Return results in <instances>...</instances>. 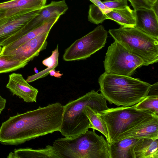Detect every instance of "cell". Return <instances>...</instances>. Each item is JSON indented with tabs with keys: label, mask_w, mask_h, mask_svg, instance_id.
<instances>
[{
	"label": "cell",
	"mask_w": 158,
	"mask_h": 158,
	"mask_svg": "<svg viewBox=\"0 0 158 158\" xmlns=\"http://www.w3.org/2000/svg\"><path fill=\"white\" fill-rule=\"evenodd\" d=\"M93 130L74 137L55 140L52 147L59 158H109L107 141Z\"/></svg>",
	"instance_id": "277c9868"
},
{
	"label": "cell",
	"mask_w": 158,
	"mask_h": 158,
	"mask_svg": "<svg viewBox=\"0 0 158 158\" xmlns=\"http://www.w3.org/2000/svg\"><path fill=\"white\" fill-rule=\"evenodd\" d=\"M135 107L139 110H145L158 115V83L151 85L148 95Z\"/></svg>",
	"instance_id": "ffe728a7"
},
{
	"label": "cell",
	"mask_w": 158,
	"mask_h": 158,
	"mask_svg": "<svg viewBox=\"0 0 158 158\" xmlns=\"http://www.w3.org/2000/svg\"><path fill=\"white\" fill-rule=\"evenodd\" d=\"M6 103V99L3 98L0 94V114L5 109Z\"/></svg>",
	"instance_id": "83f0119b"
},
{
	"label": "cell",
	"mask_w": 158,
	"mask_h": 158,
	"mask_svg": "<svg viewBox=\"0 0 158 158\" xmlns=\"http://www.w3.org/2000/svg\"><path fill=\"white\" fill-rule=\"evenodd\" d=\"M89 0L93 4L97 6L100 9L103 10L104 14L106 13V11L109 9L107 8L105 6L101 0Z\"/></svg>",
	"instance_id": "4316f807"
},
{
	"label": "cell",
	"mask_w": 158,
	"mask_h": 158,
	"mask_svg": "<svg viewBox=\"0 0 158 158\" xmlns=\"http://www.w3.org/2000/svg\"><path fill=\"white\" fill-rule=\"evenodd\" d=\"M108 32L129 52L141 58L143 66L157 62L158 39L135 27H121Z\"/></svg>",
	"instance_id": "5b68a950"
},
{
	"label": "cell",
	"mask_w": 158,
	"mask_h": 158,
	"mask_svg": "<svg viewBox=\"0 0 158 158\" xmlns=\"http://www.w3.org/2000/svg\"><path fill=\"white\" fill-rule=\"evenodd\" d=\"M41 8L32 11H21L0 19V46L38 15Z\"/></svg>",
	"instance_id": "30bf717a"
},
{
	"label": "cell",
	"mask_w": 158,
	"mask_h": 158,
	"mask_svg": "<svg viewBox=\"0 0 158 158\" xmlns=\"http://www.w3.org/2000/svg\"><path fill=\"white\" fill-rule=\"evenodd\" d=\"M149 4L152 6L153 5L157 0H146Z\"/></svg>",
	"instance_id": "1f68e13d"
},
{
	"label": "cell",
	"mask_w": 158,
	"mask_h": 158,
	"mask_svg": "<svg viewBox=\"0 0 158 158\" xmlns=\"http://www.w3.org/2000/svg\"><path fill=\"white\" fill-rule=\"evenodd\" d=\"M49 32L42 33L15 49L1 53L0 57L28 63L46 48L48 44L47 39Z\"/></svg>",
	"instance_id": "9c48e42d"
},
{
	"label": "cell",
	"mask_w": 158,
	"mask_h": 158,
	"mask_svg": "<svg viewBox=\"0 0 158 158\" xmlns=\"http://www.w3.org/2000/svg\"><path fill=\"white\" fill-rule=\"evenodd\" d=\"M8 158H59L52 146L47 145L44 148L33 149L31 148L16 149L9 153Z\"/></svg>",
	"instance_id": "e0dca14e"
},
{
	"label": "cell",
	"mask_w": 158,
	"mask_h": 158,
	"mask_svg": "<svg viewBox=\"0 0 158 158\" xmlns=\"http://www.w3.org/2000/svg\"><path fill=\"white\" fill-rule=\"evenodd\" d=\"M59 56L58 44H57L56 49L52 52L51 55L42 61L43 64L47 66V68L34 75L28 76L26 81L28 83L32 82L47 76L52 70L55 69L58 65Z\"/></svg>",
	"instance_id": "44dd1931"
},
{
	"label": "cell",
	"mask_w": 158,
	"mask_h": 158,
	"mask_svg": "<svg viewBox=\"0 0 158 158\" xmlns=\"http://www.w3.org/2000/svg\"><path fill=\"white\" fill-rule=\"evenodd\" d=\"M127 0H103V4L107 8L112 10L120 9L128 6Z\"/></svg>",
	"instance_id": "d4e9b609"
},
{
	"label": "cell",
	"mask_w": 158,
	"mask_h": 158,
	"mask_svg": "<svg viewBox=\"0 0 158 158\" xmlns=\"http://www.w3.org/2000/svg\"><path fill=\"white\" fill-rule=\"evenodd\" d=\"M49 74L52 76H54L57 78H60L63 75L62 73H60V71H56L55 69L52 70L49 73Z\"/></svg>",
	"instance_id": "f1b7e54d"
},
{
	"label": "cell",
	"mask_w": 158,
	"mask_h": 158,
	"mask_svg": "<svg viewBox=\"0 0 158 158\" xmlns=\"http://www.w3.org/2000/svg\"><path fill=\"white\" fill-rule=\"evenodd\" d=\"M12 93L27 102H36L38 90L29 85L20 73H13L9 76L6 85Z\"/></svg>",
	"instance_id": "8fae6325"
},
{
	"label": "cell",
	"mask_w": 158,
	"mask_h": 158,
	"mask_svg": "<svg viewBox=\"0 0 158 158\" xmlns=\"http://www.w3.org/2000/svg\"><path fill=\"white\" fill-rule=\"evenodd\" d=\"M2 48L1 47V46H0V55L1 54V50H2Z\"/></svg>",
	"instance_id": "836d02e7"
},
{
	"label": "cell",
	"mask_w": 158,
	"mask_h": 158,
	"mask_svg": "<svg viewBox=\"0 0 158 158\" xmlns=\"http://www.w3.org/2000/svg\"><path fill=\"white\" fill-rule=\"evenodd\" d=\"M47 0H11L0 3V9L6 10L5 16L20 12L40 9L46 5Z\"/></svg>",
	"instance_id": "9a60e30c"
},
{
	"label": "cell",
	"mask_w": 158,
	"mask_h": 158,
	"mask_svg": "<svg viewBox=\"0 0 158 158\" xmlns=\"http://www.w3.org/2000/svg\"><path fill=\"white\" fill-rule=\"evenodd\" d=\"M135 158H158V139H144L134 149Z\"/></svg>",
	"instance_id": "d6986e66"
},
{
	"label": "cell",
	"mask_w": 158,
	"mask_h": 158,
	"mask_svg": "<svg viewBox=\"0 0 158 158\" xmlns=\"http://www.w3.org/2000/svg\"><path fill=\"white\" fill-rule=\"evenodd\" d=\"M28 62L0 57V74L16 71L24 67Z\"/></svg>",
	"instance_id": "603a6c76"
},
{
	"label": "cell",
	"mask_w": 158,
	"mask_h": 158,
	"mask_svg": "<svg viewBox=\"0 0 158 158\" xmlns=\"http://www.w3.org/2000/svg\"><path fill=\"white\" fill-rule=\"evenodd\" d=\"M130 138L158 139V116L145 121L120 134L117 138L116 141Z\"/></svg>",
	"instance_id": "4fadbf2b"
},
{
	"label": "cell",
	"mask_w": 158,
	"mask_h": 158,
	"mask_svg": "<svg viewBox=\"0 0 158 158\" xmlns=\"http://www.w3.org/2000/svg\"><path fill=\"white\" fill-rule=\"evenodd\" d=\"M105 58V72L109 74L131 77L136 69L143 64L141 58L116 41L108 47Z\"/></svg>",
	"instance_id": "52a82bcc"
},
{
	"label": "cell",
	"mask_w": 158,
	"mask_h": 158,
	"mask_svg": "<svg viewBox=\"0 0 158 158\" xmlns=\"http://www.w3.org/2000/svg\"><path fill=\"white\" fill-rule=\"evenodd\" d=\"M60 17L53 18L48 21L42 25L32 30L19 39L2 48L1 52L15 49L27 41L32 39L39 35L50 31Z\"/></svg>",
	"instance_id": "2e32d148"
},
{
	"label": "cell",
	"mask_w": 158,
	"mask_h": 158,
	"mask_svg": "<svg viewBox=\"0 0 158 158\" xmlns=\"http://www.w3.org/2000/svg\"><path fill=\"white\" fill-rule=\"evenodd\" d=\"M143 140L126 138L108 144L109 158H135L134 148Z\"/></svg>",
	"instance_id": "5bb4252c"
},
{
	"label": "cell",
	"mask_w": 158,
	"mask_h": 158,
	"mask_svg": "<svg viewBox=\"0 0 158 158\" xmlns=\"http://www.w3.org/2000/svg\"><path fill=\"white\" fill-rule=\"evenodd\" d=\"M6 10L0 9V19L5 16Z\"/></svg>",
	"instance_id": "4dcf8cb0"
},
{
	"label": "cell",
	"mask_w": 158,
	"mask_h": 158,
	"mask_svg": "<svg viewBox=\"0 0 158 158\" xmlns=\"http://www.w3.org/2000/svg\"><path fill=\"white\" fill-rule=\"evenodd\" d=\"M99 91L110 104L130 106L137 103L148 94L151 85L127 76L108 74L105 72L98 80Z\"/></svg>",
	"instance_id": "7a4b0ae2"
},
{
	"label": "cell",
	"mask_w": 158,
	"mask_h": 158,
	"mask_svg": "<svg viewBox=\"0 0 158 158\" xmlns=\"http://www.w3.org/2000/svg\"><path fill=\"white\" fill-rule=\"evenodd\" d=\"M131 3L134 10L140 8H151V6L146 0H127Z\"/></svg>",
	"instance_id": "484cf974"
},
{
	"label": "cell",
	"mask_w": 158,
	"mask_h": 158,
	"mask_svg": "<svg viewBox=\"0 0 158 158\" xmlns=\"http://www.w3.org/2000/svg\"><path fill=\"white\" fill-rule=\"evenodd\" d=\"M151 8L153 10L156 15L158 16V0H157L153 5L151 6Z\"/></svg>",
	"instance_id": "f546056e"
},
{
	"label": "cell",
	"mask_w": 158,
	"mask_h": 158,
	"mask_svg": "<svg viewBox=\"0 0 158 158\" xmlns=\"http://www.w3.org/2000/svg\"><path fill=\"white\" fill-rule=\"evenodd\" d=\"M90 106L97 113L109 109L102 94L93 89L63 106L62 124L59 131L65 137H75L88 130L90 123L83 109Z\"/></svg>",
	"instance_id": "3957f363"
},
{
	"label": "cell",
	"mask_w": 158,
	"mask_h": 158,
	"mask_svg": "<svg viewBox=\"0 0 158 158\" xmlns=\"http://www.w3.org/2000/svg\"><path fill=\"white\" fill-rule=\"evenodd\" d=\"M97 114L106 124L108 144L116 141L120 134L158 116V115L149 110L137 109L134 105L109 108Z\"/></svg>",
	"instance_id": "8992f818"
},
{
	"label": "cell",
	"mask_w": 158,
	"mask_h": 158,
	"mask_svg": "<svg viewBox=\"0 0 158 158\" xmlns=\"http://www.w3.org/2000/svg\"><path fill=\"white\" fill-rule=\"evenodd\" d=\"M90 123V128L96 130L102 134L108 140V132L106 124L97 114L90 106H87L83 110Z\"/></svg>",
	"instance_id": "7402d4cb"
},
{
	"label": "cell",
	"mask_w": 158,
	"mask_h": 158,
	"mask_svg": "<svg viewBox=\"0 0 158 158\" xmlns=\"http://www.w3.org/2000/svg\"><path fill=\"white\" fill-rule=\"evenodd\" d=\"M105 18L115 21L122 27H135V10L128 6L120 9L111 10L104 14Z\"/></svg>",
	"instance_id": "ac0fdd59"
},
{
	"label": "cell",
	"mask_w": 158,
	"mask_h": 158,
	"mask_svg": "<svg viewBox=\"0 0 158 158\" xmlns=\"http://www.w3.org/2000/svg\"><path fill=\"white\" fill-rule=\"evenodd\" d=\"M107 37V32L104 27L98 26L67 48L63 59L65 61L86 59L105 46Z\"/></svg>",
	"instance_id": "ba28073f"
},
{
	"label": "cell",
	"mask_w": 158,
	"mask_h": 158,
	"mask_svg": "<svg viewBox=\"0 0 158 158\" xmlns=\"http://www.w3.org/2000/svg\"><path fill=\"white\" fill-rule=\"evenodd\" d=\"M88 19L95 24L102 23L106 19L103 10L94 4L89 6Z\"/></svg>",
	"instance_id": "cb8c5ba5"
},
{
	"label": "cell",
	"mask_w": 158,
	"mask_h": 158,
	"mask_svg": "<svg viewBox=\"0 0 158 158\" xmlns=\"http://www.w3.org/2000/svg\"><path fill=\"white\" fill-rule=\"evenodd\" d=\"M135 27L158 39V16L151 8H140L135 10Z\"/></svg>",
	"instance_id": "7c38bea8"
},
{
	"label": "cell",
	"mask_w": 158,
	"mask_h": 158,
	"mask_svg": "<svg viewBox=\"0 0 158 158\" xmlns=\"http://www.w3.org/2000/svg\"><path fill=\"white\" fill-rule=\"evenodd\" d=\"M63 112V106L56 102L10 117L0 127V142L17 145L59 131Z\"/></svg>",
	"instance_id": "6da1fadb"
},
{
	"label": "cell",
	"mask_w": 158,
	"mask_h": 158,
	"mask_svg": "<svg viewBox=\"0 0 158 158\" xmlns=\"http://www.w3.org/2000/svg\"><path fill=\"white\" fill-rule=\"evenodd\" d=\"M35 70L34 69V71L36 73H38V70L36 68H35Z\"/></svg>",
	"instance_id": "d6a6232c"
}]
</instances>
